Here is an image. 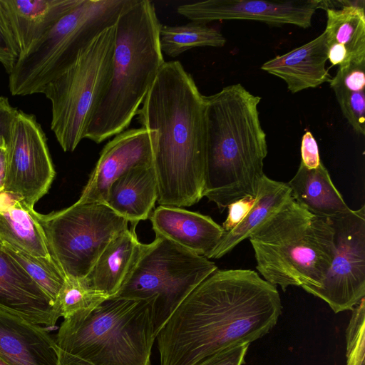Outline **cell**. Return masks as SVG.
I'll return each instance as SVG.
<instances>
[{"mask_svg":"<svg viewBox=\"0 0 365 365\" xmlns=\"http://www.w3.org/2000/svg\"><path fill=\"white\" fill-rule=\"evenodd\" d=\"M279 294L251 269H217L175 309L157 335L160 365H199L267 334L282 312Z\"/></svg>","mask_w":365,"mask_h":365,"instance_id":"6da1fadb","label":"cell"},{"mask_svg":"<svg viewBox=\"0 0 365 365\" xmlns=\"http://www.w3.org/2000/svg\"><path fill=\"white\" fill-rule=\"evenodd\" d=\"M206 100L179 61L165 62L137 111L153 132V168L160 205L189 207L203 197Z\"/></svg>","mask_w":365,"mask_h":365,"instance_id":"7a4b0ae2","label":"cell"},{"mask_svg":"<svg viewBox=\"0 0 365 365\" xmlns=\"http://www.w3.org/2000/svg\"><path fill=\"white\" fill-rule=\"evenodd\" d=\"M206 100L207 143L203 197L223 212L255 197L267 155L258 106L261 98L242 84L224 87Z\"/></svg>","mask_w":365,"mask_h":365,"instance_id":"3957f363","label":"cell"},{"mask_svg":"<svg viewBox=\"0 0 365 365\" xmlns=\"http://www.w3.org/2000/svg\"><path fill=\"white\" fill-rule=\"evenodd\" d=\"M160 25L149 0H137L119 16L110 81L85 138L100 143L129 127L165 62Z\"/></svg>","mask_w":365,"mask_h":365,"instance_id":"277c9868","label":"cell"},{"mask_svg":"<svg viewBox=\"0 0 365 365\" xmlns=\"http://www.w3.org/2000/svg\"><path fill=\"white\" fill-rule=\"evenodd\" d=\"M256 268L264 279L284 292L319 288L334 256V230L327 218L315 216L293 199L250 237Z\"/></svg>","mask_w":365,"mask_h":365,"instance_id":"5b68a950","label":"cell"},{"mask_svg":"<svg viewBox=\"0 0 365 365\" xmlns=\"http://www.w3.org/2000/svg\"><path fill=\"white\" fill-rule=\"evenodd\" d=\"M154 301L109 297L89 312L64 319L57 346L92 365H151L157 337Z\"/></svg>","mask_w":365,"mask_h":365,"instance_id":"8992f818","label":"cell"},{"mask_svg":"<svg viewBox=\"0 0 365 365\" xmlns=\"http://www.w3.org/2000/svg\"><path fill=\"white\" fill-rule=\"evenodd\" d=\"M136 0H81L18 60L9 73L13 96L43 93L92 41Z\"/></svg>","mask_w":365,"mask_h":365,"instance_id":"52a82bcc","label":"cell"},{"mask_svg":"<svg viewBox=\"0 0 365 365\" xmlns=\"http://www.w3.org/2000/svg\"><path fill=\"white\" fill-rule=\"evenodd\" d=\"M115 42V24L98 34L43 91L51 103V129L65 152H73L85 138L110 81Z\"/></svg>","mask_w":365,"mask_h":365,"instance_id":"ba28073f","label":"cell"},{"mask_svg":"<svg viewBox=\"0 0 365 365\" xmlns=\"http://www.w3.org/2000/svg\"><path fill=\"white\" fill-rule=\"evenodd\" d=\"M217 268L209 259L163 237L143 250L115 297L154 299L157 335L181 302Z\"/></svg>","mask_w":365,"mask_h":365,"instance_id":"9c48e42d","label":"cell"},{"mask_svg":"<svg viewBox=\"0 0 365 365\" xmlns=\"http://www.w3.org/2000/svg\"><path fill=\"white\" fill-rule=\"evenodd\" d=\"M48 252L66 277L84 279L108 245L129 222L103 202L82 203L49 214L34 210Z\"/></svg>","mask_w":365,"mask_h":365,"instance_id":"30bf717a","label":"cell"},{"mask_svg":"<svg viewBox=\"0 0 365 365\" xmlns=\"http://www.w3.org/2000/svg\"><path fill=\"white\" fill-rule=\"evenodd\" d=\"M327 219L334 230V256L321 286L308 293L336 314L351 310L365 296V205Z\"/></svg>","mask_w":365,"mask_h":365,"instance_id":"8fae6325","label":"cell"},{"mask_svg":"<svg viewBox=\"0 0 365 365\" xmlns=\"http://www.w3.org/2000/svg\"><path fill=\"white\" fill-rule=\"evenodd\" d=\"M55 175L41 125L34 115L18 110L8 148L4 193L34 210L47 193Z\"/></svg>","mask_w":365,"mask_h":365,"instance_id":"7c38bea8","label":"cell"},{"mask_svg":"<svg viewBox=\"0 0 365 365\" xmlns=\"http://www.w3.org/2000/svg\"><path fill=\"white\" fill-rule=\"evenodd\" d=\"M326 1L206 0L185 4L177 11L191 21L207 24L222 20H250L303 29L311 26L316 10Z\"/></svg>","mask_w":365,"mask_h":365,"instance_id":"4fadbf2b","label":"cell"},{"mask_svg":"<svg viewBox=\"0 0 365 365\" xmlns=\"http://www.w3.org/2000/svg\"><path fill=\"white\" fill-rule=\"evenodd\" d=\"M153 132L140 127L115 135L102 149L77 200L105 203L111 184L131 169L153 165Z\"/></svg>","mask_w":365,"mask_h":365,"instance_id":"5bb4252c","label":"cell"},{"mask_svg":"<svg viewBox=\"0 0 365 365\" xmlns=\"http://www.w3.org/2000/svg\"><path fill=\"white\" fill-rule=\"evenodd\" d=\"M0 308L46 327H54L60 318L48 295L5 250L1 240Z\"/></svg>","mask_w":365,"mask_h":365,"instance_id":"9a60e30c","label":"cell"},{"mask_svg":"<svg viewBox=\"0 0 365 365\" xmlns=\"http://www.w3.org/2000/svg\"><path fill=\"white\" fill-rule=\"evenodd\" d=\"M0 356L10 365H59L58 348L47 330L2 308Z\"/></svg>","mask_w":365,"mask_h":365,"instance_id":"2e32d148","label":"cell"},{"mask_svg":"<svg viewBox=\"0 0 365 365\" xmlns=\"http://www.w3.org/2000/svg\"><path fill=\"white\" fill-rule=\"evenodd\" d=\"M149 218L155 236L206 258L225 233L210 217L182 207L160 205Z\"/></svg>","mask_w":365,"mask_h":365,"instance_id":"e0dca14e","label":"cell"},{"mask_svg":"<svg viewBox=\"0 0 365 365\" xmlns=\"http://www.w3.org/2000/svg\"><path fill=\"white\" fill-rule=\"evenodd\" d=\"M327 60L323 31L308 43L266 61L261 69L282 79L287 89L296 93L329 83L332 76L325 66Z\"/></svg>","mask_w":365,"mask_h":365,"instance_id":"ac0fdd59","label":"cell"},{"mask_svg":"<svg viewBox=\"0 0 365 365\" xmlns=\"http://www.w3.org/2000/svg\"><path fill=\"white\" fill-rule=\"evenodd\" d=\"M81 0H1L18 48L25 53Z\"/></svg>","mask_w":365,"mask_h":365,"instance_id":"d6986e66","label":"cell"},{"mask_svg":"<svg viewBox=\"0 0 365 365\" xmlns=\"http://www.w3.org/2000/svg\"><path fill=\"white\" fill-rule=\"evenodd\" d=\"M345 3L339 9H326L328 60L339 68L365 62L364 6L359 1Z\"/></svg>","mask_w":365,"mask_h":365,"instance_id":"ffe728a7","label":"cell"},{"mask_svg":"<svg viewBox=\"0 0 365 365\" xmlns=\"http://www.w3.org/2000/svg\"><path fill=\"white\" fill-rule=\"evenodd\" d=\"M135 227L120 232L101 252L84 278L92 289L108 297L116 296L145 245L138 240Z\"/></svg>","mask_w":365,"mask_h":365,"instance_id":"44dd1931","label":"cell"},{"mask_svg":"<svg viewBox=\"0 0 365 365\" xmlns=\"http://www.w3.org/2000/svg\"><path fill=\"white\" fill-rule=\"evenodd\" d=\"M158 196L153 165L138 167L111 184L105 204L135 227L140 221L150 217Z\"/></svg>","mask_w":365,"mask_h":365,"instance_id":"7402d4cb","label":"cell"},{"mask_svg":"<svg viewBox=\"0 0 365 365\" xmlns=\"http://www.w3.org/2000/svg\"><path fill=\"white\" fill-rule=\"evenodd\" d=\"M287 184L293 200L315 216L330 218L351 210L322 163L315 168H307L300 163Z\"/></svg>","mask_w":365,"mask_h":365,"instance_id":"603a6c76","label":"cell"},{"mask_svg":"<svg viewBox=\"0 0 365 365\" xmlns=\"http://www.w3.org/2000/svg\"><path fill=\"white\" fill-rule=\"evenodd\" d=\"M292 199L287 183L272 180L264 175L258 185L251 210L236 227L225 233L207 258L219 259L230 252Z\"/></svg>","mask_w":365,"mask_h":365,"instance_id":"cb8c5ba5","label":"cell"},{"mask_svg":"<svg viewBox=\"0 0 365 365\" xmlns=\"http://www.w3.org/2000/svg\"><path fill=\"white\" fill-rule=\"evenodd\" d=\"M0 204V240L36 257L51 258L34 210L12 199Z\"/></svg>","mask_w":365,"mask_h":365,"instance_id":"d4e9b609","label":"cell"},{"mask_svg":"<svg viewBox=\"0 0 365 365\" xmlns=\"http://www.w3.org/2000/svg\"><path fill=\"white\" fill-rule=\"evenodd\" d=\"M226 43L224 36L207 24L190 21L178 26L161 24L159 44L162 53L177 57L196 47H222Z\"/></svg>","mask_w":365,"mask_h":365,"instance_id":"484cf974","label":"cell"},{"mask_svg":"<svg viewBox=\"0 0 365 365\" xmlns=\"http://www.w3.org/2000/svg\"><path fill=\"white\" fill-rule=\"evenodd\" d=\"M3 245L5 250L41 287L54 305L66 276L53 259L36 257L9 245Z\"/></svg>","mask_w":365,"mask_h":365,"instance_id":"4316f807","label":"cell"},{"mask_svg":"<svg viewBox=\"0 0 365 365\" xmlns=\"http://www.w3.org/2000/svg\"><path fill=\"white\" fill-rule=\"evenodd\" d=\"M108 298L104 293L88 286L84 279L66 277L54 307L59 317L66 319L93 310Z\"/></svg>","mask_w":365,"mask_h":365,"instance_id":"83f0119b","label":"cell"},{"mask_svg":"<svg viewBox=\"0 0 365 365\" xmlns=\"http://www.w3.org/2000/svg\"><path fill=\"white\" fill-rule=\"evenodd\" d=\"M342 114L353 130L358 134H365V91L347 88L329 82Z\"/></svg>","mask_w":365,"mask_h":365,"instance_id":"f1b7e54d","label":"cell"},{"mask_svg":"<svg viewBox=\"0 0 365 365\" xmlns=\"http://www.w3.org/2000/svg\"><path fill=\"white\" fill-rule=\"evenodd\" d=\"M351 310V317L346 332V365H365L364 297Z\"/></svg>","mask_w":365,"mask_h":365,"instance_id":"f546056e","label":"cell"},{"mask_svg":"<svg viewBox=\"0 0 365 365\" xmlns=\"http://www.w3.org/2000/svg\"><path fill=\"white\" fill-rule=\"evenodd\" d=\"M19 56V52L0 0V63L8 74L15 66Z\"/></svg>","mask_w":365,"mask_h":365,"instance_id":"4dcf8cb0","label":"cell"},{"mask_svg":"<svg viewBox=\"0 0 365 365\" xmlns=\"http://www.w3.org/2000/svg\"><path fill=\"white\" fill-rule=\"evenodd\" d=\"M18 110L7 98L0 96V145L9 146Z\"/></svg>","mask_w":365,"mask_h":365,"instance_id":"1f68e13d","label":"cell"},{"mask_svg":"<svg viewBox=\"0 0 365 365\" xmlns=\"http://www.w3.org/2000/svg\"><path fill=\"white\" fill-rule=\"evenodd\" d=\"M255 201V197L247 196L228 205V215L222 226L225 232L232 230L245 217Z\"/></svg>","mask_w":365,"mask_h":365,"instance_id":"d6a6232c","label":"cell"},{"mask_svg":"<svg viewBox=\"0 0 365 365\" xmlns=\"http://www.w3.org/2000/svg\"><path fill=\"white\" fill-rule=\"evenodd\" d=\"M250 344L225 349L211 356L199 365H242Z\"/></svg>","mask_w":365,"mask_h":365,"instance_id":"836d02e7","label":"cell"},{"mask_svg":"<svg viewBox=\"0 0 365 365\" xmlns=\"http://www.w3.org/2000/svg\"><path fill=\"white\" fill-rule=\"evenodd\" d=\"M300 163L307 168H315L322 163L317 143L309 131L302 138Z\"/></svg>","mask_w":365,"mask_h":365,"instance_id":"e575fe53","label":"cell"},{"mask_svg":"<svg viewBox=\"0 0 365 365\" xmlns=\"http://www.w3.org/2000/svg\"><path fill=\"white\" fill-rule=\"evenodd\" d=\"M8 145H0V195L4 193L8 163Z\"/></svg>","mask_w":365,"mask_h":365,"instance_id":"d590c367","label":"cell"},{"mask_svg":"<svg viewBox=\"0 0 365 365\" xmlns=\"http://www.w3.org/2000/svg\"><path fill=\"white\" fill-rule=\"evenodd\" d=\"M59 365H92L82 359L73 357L58 349Z\"/></svg>","mask_w":365,"mask_h":365,"instance_id":"8d00e7d4","label":"cell"},{"mask_svg":"<svg viewBox=\"0 0 365 365\" xmlns=\"http://www.w3.org/2000/svg\"><path fill=\"white\" fill-rule=\"evenodd\" d=\"M0 365H10V364L0 356Z\"/></svg>","mask_w":365,"mask_h":365,"instance_id":"74e56055","label":"cell"}]
</instances>
